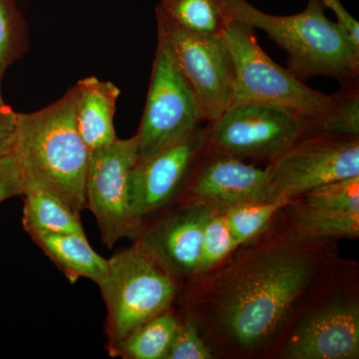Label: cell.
I'll return each instance as SVG.
<instances>
[{
    "label": "cell",
    "instance_id": "cell-16",
    "mask_svg": "<svg viewBox=\"0 0 359 359\" xmlns=\"http://www.w3.org/2000/svg\"><path fill=\"white\" fill-rule=\"evenodd\" d=\"M78 130L90 152L117 140L114 126L120 90L109 81L87 77L76 85Z\"/></svg>",
    "mask_w": 359,
    "mask_h": 359
},
{
    "label": "cell",
    "instance_id": "cell-15",
    "mask_svg": "<svg viewBox=\"0 0 359 359\" xmlns=\"http://www.w3.org/2000/svg\"><path fill=\"white\" fill-rule=\"evenodd\" d=\"M144 228L139 242L175 278L197 276L203 231L212 205L194 200Z\"/></svg>",
    "mask_w": 359,
    "mask_h": 359
},
{
    "label": "cell",
    "instance_id": "cell-2",
    "mask_svg": "<svg viewBox=\"0 0 359 359\" xmlns=\"http://www.w3.org/2000/svg\"><path fill=\"white\" fill-rule=\"evenodd\" d=\"M76 86L43 109L18 113L11 156L23 183L42 187L77 215L86 207L90 151L78 130Z\"/></svg>",
    "mask_w": 359,
    "mask_h": 359
},
{
    "label": "cell",
    "instance_id": "cell-5",
    "mask_svg": "<svg viewBox=\"0 0 359 359\" xmlns=\"http://www.w3.org/2000/svg\"><path fill=\"white\" fill-rule=\"evenodd\" d=\"M98 285L107 308L108 348L170 309L178 292L176 278L139 241L108 259Z\"/></svg>",
    "mask_w": 359,
    "mask_h": 359
},
{
    "label": "cell",
    "instance_id": "cell-24",
    "mask_svg": "<svg viewBox=\"0 0 359 359\" xmlns=\"http://www.w3.org/2000/svg\"><path fill=\"white\" fill-rule=\"evenodd\" d=\"M25 27L13 0H0V98L4 73L25 50Z\"/></svg>",
    "mask_w": 359,
    "mask_h": 359
},
{
    "label": "cell",
    "instance_id": "cell-7",
    "mask_svg": "<svg viewBox=\"0 0 359 359\" xmlns=\"http://www.w3.org/2000/svg\"><path fill=\"white\" fill-rule=\"evenodd\" d=\"M205 122L192 90L173 57L158 40L147 101L137 132L138 160L192 137Z\"/></svg>",
    "mask_w": 359,
    "mask_h": 359
},
{
    "label": "cell",
    "instance_id": "cell-3",
    "mask_svg": "<svg viewBox=\"0 0 359 359\" xmlns=\"http://www.w3.org/2000/svg\"><path fill=\"white\" fill-rule=\"evenodd\" d=\"M231 21L259 28L287 52V69L301 80L327 76L358 81L359 45L339 22L328 20L323 0H308L294 15H271L247 0H226Z\"/></svg>",
    "mask_w": 359,
    "mask_h": 359
},
{
    "label": "cell",
    "instance_id": "cell-23",
    "mask_svg": "<svg viewBox=\"0 0 359 359\" xmlns=\"http://www.w3.org/2000/svg\"><path fill=\"white\" fill-rule=\"evenodd\" d=\"M337 107L332 114L320 123L311 134H328L337 136L358 137L359 91L358 81L341 84L337 93Z\"/></svg>",
    "mask_w": 359,
    "mask_h": 359
},
{
    "label": "cell",
    "instance_id": "cell-8",
    "mask_svg": "<svg viewBox=\"0 0 359 359\" xmlns=\"http://www.w3.org/2000/svg\"><path fill=\"white\" fill-rule=\"evenodd\" d=\"M268 169L271 201H294L318 187L358 177V137L306 135Z\"/></svg>",
    "mask_w": 359,
    "mask_h": 359
},
{
    "label": "cell",
    "instance_id": "cell-1",
    "mask_svg": "<svg viewBox=\"0 0 359 359\" xmlns=\"http://www.w3.org/2000/svg\"><path fill=\"white\" fill-rule=\"evenodd\" d=\"M252 252V250H250ZM226 273L216 295L219 325L243 351L268 344L318 271L316 250L295 244L252 250Z\"/></svg>",
    "mask_w": 359,
    "mask_h": 359
},
{
    "label": "cell",
    "instance_id": "cell-12",
    "mask_svg": "<svg viewBox=\"0 0 359 359\" xmlns=\"http://www.w3.org/2000/svg\"><path fill=\"white\" fill-rule=\"evenodd\" d=\"M205 153L209 157L201 158L189 180L194 200L222 212L237 205L271 202L268 168L252 166L208 148Z\"/></svg>",
    "mask_w": 359,
    "mask_h": 359
},
{
    "label": "cell",
    "instance_id": "cell-18",
    "mask_svg": "<svg viewBox=\"0 0 359 359\" xmlns=\"http://www.w3.org/2000/svg\"><path fill=\"white\" fill-rule=\"evenodd\" d=\"M23 228L34 233H76L85 235L80 215L60 198L46 189L32 183L22 184Z\"/></svg>",
    "mask_w": 359,
    "mask_h": 359
},
{
    "label": "cell",
    "instance_id": "cell-21",
    "mask_svg": "<svg viewBox=\"0 0 359 359\" xmlns=\"http://www.w3.org/2000/svg\"><path fill=\"white\" fill-rule=\"evenodd\" d=\"M292 202L278 198L271 202L237 205L223 212L233 240L242 245L263 233L278 211L289 207Z\"/></svg>",
    "mask_w": 359,
    "mask_h": 359
},
{
    "label": "cell",
    "instance_id": "cell-20",
    "mask_svg": "<svg viewBox=\"0 0 359 359\" xmlns=\"http://www.w3.org/2000/svg\"><path fill=\"white\" fill-rule=\"evenodd\" d=\"M157 7L182 28L197 34L222 35L231 21L226 0H161Z\"/></svg>",
    "mask_w": 359,
    "mask_h": 359
},
{
    "label": "cell",
    "instance_id": "cell-9",
    "mask_svg": "<svg viewBox=\"0 0 359 359\" xmlns=\"http://www.w3.org/2000/svg\"><path fill=\"white\" fill-rule=\"evenodd\" d=\"M207 148L223 154L273 161L308 135L306 125L285 111L245 103L208 123Z\"/></svg>",
    "mask_w": 359,
    "mask_h": 359
},
{
    "label": "cell",
    "instance_id": "cell-19",
    "mask_svg": "<svg viewBox=\"0 0 359 359\" xmlns=\"http://www.w3.org/2000/svg\"><path fill=\"white\" fill-rule=\"evenodd\" d=\"M180 320L170 309L137 327L114 346L111 356L130 359H166Z\"/></svg>",
    "mask_w": 359,
    "mask_h": 359
},
{
    "label": "cell",
    "instance_id": "cell-26",
    "mask_svg": "<svg viewBox=\"0 0 359 359\" xmlns=\"http://www.w3.org/2000/svg\"><path fill=\"white\" fill-rule=\"evenodd\" d=\"M21 194L22 179L13 157L0 158V203Z\"/></svg>",
    "mask_w": 359,
    "mask_h": 359
},
{
    "label": "cell",
    "instance_id": "cell-6",
    "mask_svg": "<svg viewBox=\"0 0 359 359\" xmlns=\"http://www.w3.org/2000/svg\"><path fill=\"white\" fill-rule=\"evenodd\" d=\"M158 40L167 47L182 76L192 90L205 122L230 108L235 91L233 58L222 35L188 32L156 7Z\"/></svg>",
    "mask_w": 359,
    "mask_h": 359
},
{
    "label": "cell",
    "instance_id": "cell-17",
    "mask_svg": "<svg viewBox=\"0 0 359 359\" xmlns=\"http://www.w3.org/2000/svg\"><path fill=\"white\" fill-rule=\"evenodd\" d=\"M29 236L71 283L85 278L99 285L105 278L108 259L92 249L86 235L34 233Z\"/></svg>",
    "mask_w": 359,
    "mask_h": 359
},
{
    "label": "cell",
    "instance_id": "cell-11",
    "mask_svg": "<svg viewBox=\"0 0 359 359\" xmlns=\"http://www.w3.org/2000/svg\"><path fill=\"white\" fill-rule=\"evenodd\" d=\"M205 149V127L177 145L137 161L129 177L128 204L139 233L143 231L149 216L166 207L179 195Z\"/></svg>",
    "mask_w": 359,
    "mask_h": 359
},
{
    "label": "cell",
    "instance_id": "cell-10",
    "mask_svg": "<svg viewBox=\"0 0 359 359\" xmlns=\"http://www.w3.org/2000/svg\"><path fill=\"white\" fill-rule=\"evenodd\" d=\"M138 138H118L90 152L86 177V207L95 217L106 247L124 238H138L128 204L129 177L138 161Z\"/></svg>",
    "mask_w": 359,
    "mask_h": 359
},
{
    "label": "cell",
    "instance_id": "cell-27",
    "mask_svg": "<svg viewBox=\"0 0 359 359\" xmlns=\"http://www.w3.org/2000/svg\"><path fill=\"white\" fill-rule=\"evenodd\" d=\"M18 125V113L0 98V158L11 155Z\"/></svg>",
    "mask_w": 359,
    "mask_h": 359
},
{
    "label": "cell",
    "instance_id": "cell-25",
    "mask_svg": "<svg viewBox=\"0 0 359 359\" xmlns=\"http://www.w3.org/2000/svg\"><path fill=\"white\" fill-rule=\"evenodd\" d=\"M214 358L209 347L201 339L199 332L191 321H180L178 330L166 359H211Z\"/></svg>",
    "mask_w": 359,
    "mask_h": 359
},
{
    "label": "cell",
    "instance_id": "cell-14",
    "mask_svg": "<svg viewBox=\"0 0 359 359\" xmlns=\"http://www.w3.org/2000/svg\"><path fill=\"white\" fill-rule=\"evenodd\" d=\"M359 356V308L354 301L337 299L302 321L283 347L282 358L355 359Z\"/></svg>",
    "mask_w": 359,
    "mask_h": 359
},
{
    "label": "cell",
    "instance_id": "cell-4",
    "mask_svg": "<svg viewBox=\"0 0 359 359\" xmlns=\"http://www.w3.org/2000/svg\"><path fill=\"white\" fill-rule=\"evenodd\" d=\"M235 65L231 105L256 103L289 113L311 134L334 113L337 97L316 91L263 50L252 26L231 21L222 34ZM230 106V107H231Z\"/></svg>",
    "mask_w": 359,
    "mask_h": 359
},
{
    "label": "cell",
    "instance_id": "cell-28",
    "mask_svg": "<svg viewBox=\"0 0 359 359\" xmlns=\"http://www.w3.org/2000/svg\"><path fill=\"white\" fill-rule=\"evenodd\" d=\"M323 4L327 8L332 9V11H337L339 7L344 6L339 0H323Z\"/></svg>",
    "mask_w": 359,
    "mask_h": 359
},
{
    "label": "cell",
    "instance_id": "cell-13",
    "mask_svg": "<svg viewBox=\"0 0 359 359\" xmlns=\"http://www.w3.org/2000/svg\"><path fill=\"white\" fill-rule=\"evenodd\" d=\"M297 201L292 228L304 242L359 236V176L313 189Z\"/></svg>",
    "mask_w": 359,
    "mask_h": 359
},
{
    "label": "cell",
    "instance_id": "cell-22",
    "mask_svg": "<svg viewBox=\"0 0 359 359\" xmlns=\"http://www.w3.org/2000/svg\"><path fill=\"white\" fill-rule=\"evenodd\" d=\"M238 247L226 224L224 212L214 208L205 221L203 231L197 276L207 273L218 266Z\"/></svg>",
    "mask_w": 359,
    "mask_h": 359
}]
</instances>
